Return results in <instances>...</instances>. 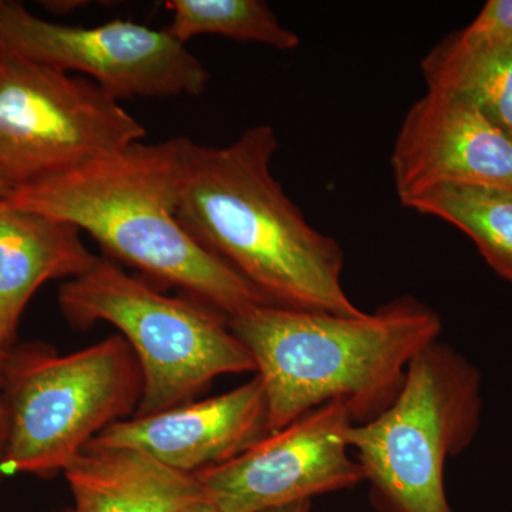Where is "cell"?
<instances>
[{
	"label": "cell",
	"instance_id": "cell-4",
	"mask_svg": "<svg viewBox=\"0 0 512 512\" xmlns=\"http://www.w3.org/2000/svg\"><path fill=\"white\" fill-rule=\"evenodd\" d=\"M57 301L73 328L106 322L127 340L143 375L134 416L190 403L218 377L256 372L227 316L185 293L165 295L104 256L86 274L64 282Z\"/></svg>",
	"mask_w": 512,
	"mask_h": 512
},
{
	"label": "cell",
	"instance_id": "cell-1",
	"mask_svg": "<svg viewBox=\"0 0 512 512\" xmlns=\"http://www.w3.org/2000/svg\"><path fill=\"white\" fill-rule=\"evenodd\" d=\"M279 141L259 124L227 147L188 141L177 217L269 305L353 316L339 242L309 224L272 174Z\"/></svg>",
	"mask_w": 512,
	"mask_h": 512
},
{
	"label": "cell",
	"instance_id": "cell-9",
	"mask_svg": "<svg viewBox=\"0 0 512 512\" xmlns=\"http://www.w3.org/2000/svg\"><path fill=\"white\" fill-rule=\"evenodd\" d=\"M352 424L346 403L323 404L195 476L222 512H266L349 490L365 481L346 439Z\"/></svg>",
	"mask_w": 512,
	"mask_h": 512
},
{
	"label": "cell",
	"instance_id": "cell-16",
	"mask_svg": "<svg viewBox=\"0 0 512 512\" xmlns=\"http://www.w3.org/2000/svg\"><path fill=\"white\" fill-rule=\"evenodd\" d=\"M165 9L171 12V23L165 29L184 45L201 35L259 43L281 52L301 43L261 0H168Z\"/></svg>",
	"mask_w": 512,
	"mask_h": 512
},
{
	"label": "cell",
	"instance_id": "cell-15",
	"mask_svg": "<svg viewBox=\"0 0 512 512\" xmlns=\"http://www.w3.org/2000/svg\"><path fill=\"white\" fill-rule=\"evenodd\" d=\"M403 205L460 229L485 262L512 285V188L444 184Z\"/></svg>",
	"mask_w": 512,
	"mask_h": 512
},
{
	"label": "cell",
	"instance_id": "cell-22",
	"mask_svg": "<svg viewBox=\"0 0 512 512\" xmlns=\"http://www.w3.org/2000/svg\"><path fill=\"white\" fill-rule=\"evenodd\" d=\"M60 512H76V511H74V508H72V510H64V511H60Z\"/></svg>",
	"mask_w": 512,
	"mask_h": 512
},
{
	"label": "cell",
	"instance_id": "cell-12",
	"mask_svg": "<svg viewBox=\"0 0 512 512\" xmlns=\"http://www.w3.org/2000/svg\"><path fill=\"white\" fill-rule=\"evenodd\" d=\"M76 512H181L208 500L197 476L137 448L92 440L64 468Z\"/></svg>",
	"mask_w": 512,
	"mask_h": 512
},
{
	"label": "cell",
	"instance_id": "cell-14",
	"mask_svg": "<svg viewBox=\"0 0 512 512\" xmlns=\"http://www.w3.org/2000/svg\"><path fill=\"white\" fill-rule=\"evenodd\" d=\"M429 90L453 94L483 111L512 137V37L453 33L421 60Z\"/></svg>",
	"mask_w": 512,
	"mask_h": 512
},
{
	"label": "cell",
	"instance_id": "cell-3",
	"mask_svg": "<svg viewBox=\"0 0 512 512\" xmlns=\"http://www.w3.org/2000/svg\"><path fill=\"white\" fill-rule=\"evenodd\" d=\"M229 328L254 359L272 433L330 402L346 403L355 424L375 419L443 323L426 303L402 296L353 316L255 306Z\"/></svg>",
	"mask_w": 512,
	"mask_h": 512
},
{
	"label": "cell",
	"instance_id": "cell-10",
	"mask_svg": "<svg viewBox=\"0 0 512 512\" xmlns=\"http://www.w3.org/2000/svg\"><path fill=\"white\" fill-rule=\"evenodd\" d=\"M390 164L402 204L444 184L512 188V137L470 101L427 90L407 111Z\"/></svg>",
	"mask_w": 512,
	"mask_h": 512
},
{
	"label": "cell",
	"instance_id": "cell-23",
	"mask_svg": "<svg viewBox=\"0 0 512 512\" xmlns=\"http://www.w3.org/2000/svg\"><path fill=\"white\" fill-rule=\"evenodd\" d=\"M2 3H3L2 0H0V6H2Z\"/></svg>",
	"mask_w": 512,
	"mask_h": 512
},
{
	"label": "cell",
	"instance_id": "cell-20",
	"mask_svg": "<svg viewBox=\"0 0 512 512\" xmlns=\"http://www.w3.org/2000/svg\"><path fill=\"white\" fill-rule=\"evenodd\" d=\"M181 512H222L215 507L210 501H202V503L191 505V507L185 508Z\"/></svg>",
	"mask_w": 512,
	"mask_h": 512
},
{
	"label": "cell",
	"instance_id": "cell-8",
	"mask_svg": "<svg viewBox=\"0 0 512 512\" xmlns=\"http://www.w3.org/2000/svg\"><path fill=\"white\" fill-rule=\"evenodd\" d=\"M0 46L67 73L83 74L111 99L200 96L205 64L167 29L116 19L99 26L49 22L22 3L0 6Z\"/></svg>",
	"mask_w": 512,
	"mask_h": 512
},
{
	"label": "cell",
	"instance_id": "cell-6",
	"mask_svg": "<svg viewBox=\"0 0 512 512\" xmlns=\"http://www.w3.org/2000/svg\"><path fill=\"white\" fill-rule=\"evenodd\" d=\"M480 372L443 343L417 353L393 403L352 424L350 451L380 512H451L444 473L480 429Z\"/></svg>",
	"mask_w": 512,
	"mask_h": 512
},
{
	"label": "cell",
	"instance_id": "cell-7",
	"mask_svg": "<svg viewBox=\"0 0 512 512\" xmlns=\"http://www.w3.org/2000/svg\"><path fill=\"white\" fill-rule=\"evenodd\" d=\"M143 124L83 76L0 46V178L46 180L140 143Z\"/></svg>",
	"mask_w": 512,
	"mask_h": 512
},
{
	"label": "cell",
	"instance_id": "cell-11",
	"mask_svg": "<svg viewBox=\"0 0 512 512\" xmlns=\"http://www.w3.org/2000/svg\"><path fill=\"white\" fill-rule=\"evenodd\" d=\"M268 434V402L264 384L255 375L220 396L117 421L94 440L137 448L195 476L227 463Z\"/></svg>",
	"mask_w": 512,
	"mask_h": 512
},
{
	"label": "cell",
	"instance_id": "cell-2",
	"mask_svg": "<svg viewBox=\"0 0 512 512\" xmlns=\"http://www.w3.org/2000/svg\"><path fill=\"white\" fill-rule=\"evenodd\" d=\"M190 138L140 143L37 183L13 188L6 204L72 224L104 258L177 288L228 320L269 305L254 286L202 247L177 217Z\"/></svg>",
	"mask_w": 512,
	"mask_h": 512
},
{
	"label": "cell",
	"instance_id": "cell-19",
	"mask_svg": "<svg viewBox=\"0 0 512 512\" xmlns=\"http://www.w3.org/2000/svg\"><path fill=\"white\" fill-rule=\"evenodd\" d=\"M312 501H302V503H295L285 505V507L275 508V510L266 512H311Z\"/></svg>",
	"mask_w": 512,
	"mask_h": 512
},
{
	"label": "cell",
	"instance_id": "cell-13",
	"mask_svg": "<svg viewBox=\"0 0 512 512\" xmlns=\"http://www.w3.org/2000/svg\"><path fill=\"white\" fill-rule=\"evenodd\" d=\"M99 258L72 224L0 200V339L10 346L40 286L82 276Z\"/></svg>",
	"mask_w": 512,
	"mask_h": 512
},
{
	"label": "cell",
	"instance_id": "cell-5",
	"mask_svg": "<svg viewBox=\"0 0 512 512\" xmlns=\"http://www.w3.org/2000/svg\"><path fill=\"white\" fill-rule=\"evenodd\" d=\"M141 397L140 365L121 335L64 356L42 343L9 350L0 476L63 473L107 427L133 417Z\"/></svg>",
	"mask_w": 512,
	"mask_h": 512
},
{
	"label": "cell",
	"instance_id": "cell-21",
	"mask_svg": "<svg viewBox=\"0 0 512 512\" xmlns=\"http://www.w3.org/2000/svg\"><path fill=\"white\" fill-rule=\"evenodd\" d=\"M12 190L13 188L3 178H0V200H5Z\"/></svg>",
	"mask_w": 512,
	"mask_h": 512
},
{
	"label": "cell",
	"instance_id": "cell-17",
	"mask_svg": "<svg viewBox=\"0 0 512 512\" xmlns=\"http://www.w3.org/2000/svg\"><path fill=\"white\" fill-rule=\"evenodd\" d=\"M474 39H511L512 0H490L476 19L461 30Z\"/></svg>",
	"mask_w": 512,
	"mask_h": 512
},
{
	"label": "cell",
	"instance_id": "cell-18",
	"mask_svg": "<svg viewBox=\"0 0 512 512\" xmlns=\"http://www.w3.org/2000/svg\"><path fill=\"white\" fill-rule=\"evenodd\" d=\"M9 346L0 339V458H2L3 441H5V406H3V376H5L6 359ZM2 478V476H0Z\"/></svg>",
	"mask_w": 512,
	"mask_h": 512
}]
</instances>
